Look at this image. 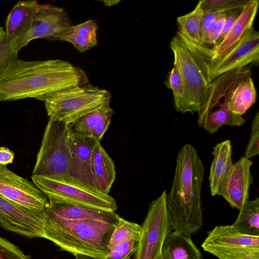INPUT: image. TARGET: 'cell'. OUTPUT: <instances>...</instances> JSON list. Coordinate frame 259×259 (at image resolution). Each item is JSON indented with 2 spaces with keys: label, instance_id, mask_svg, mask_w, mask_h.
Segmentation results:
<instances>
[{
  "label": "cell",
  "instance_id": "1",
  "mask_svg": "<svg viewBox=\"0 0 259 259\" xmlns=\"http://www.w3.org/2000/svg\"><path fill=\"white\" fill-rule=\"evenodd\" d=\"M88 83L84 70L69 62L17 58L0 75V101L35 98L44 102L55 93Z\"/></svg>",
  "mask_w": 259,
  "mask_h": 259
},
{
  "label": "cell",
  "instance_id": "2",
  "mask_svg": "<svg viewBox=\"0 0 259 259\" xmlns=\"http://www.w3.org/2000/svg\"><path fill=\"white\" fill-rule=\"evenodd\" d=\"M204 173L195 148L185 144L178 152L171 189L166 207L174 231L190 236L203 225L201 192Z\"/></svg>",
  "mask_w": 259,
  "mask_h": 259
},
{
  "label": "cell",
  "instance_id": "3",
  "mask_svg": "<svg viewBox=\"0 0 259 259\" xmlns=\"http://www.w3.org/2000/svg\"><path fill=\"white\" fill-rule=\"evenodd\" d=\"M45 239L75 254L105 258L115 227L94 220H64L45 211Z\"/></svg>",
  "mask_w": 259,
  "mask_h": 259
},
{
  "label": "cell",
  "instance_id": "4",
  "mask_svg": "<svg viewBox=\"0 0 259 259\" xmlns=\"http://www.w3.org/2000/svg\"><path fill=\"white\" fill-rule=\"evenodd\" d=\"M32 182L47 197L49 203H62L115 212V200L95 186L71 175H32Z\"/></svg>",
  "mask_w": 259,
  "mask_h": 259
},
{
  "label": "cell",
  "instance_id": "5",
  "mask_svg": "<svg viewBox=\"0 0 259 259\" xmlns=\"http://www.w3.org/2000/svg\"><path fill=\"white\" fill-rule=\"evenodd\" d=\"M111 98L108 90L88 83L55 93L44 102L49 118L72 124L83 115L110 104Z\"/></svg>",
  "mask_w": 259,
  "mask_h": 259
},
{
  "label": "cell",
  "instance_id": "6",
  "mask_svg": "<svg viewBox=\"0 0 259 259\" xmlns=\"http://www.w3.org/2000/svg\"><path fill=\"white\" fill-rule=\"evenodd\" d=\"M169 47L174 54V65L179 72L193 113H198L206 106L211 85L207 74L206 61L176 35L171 39Z\"/></svg>",
  "mask_w": 259,
  "mask_h": 259
},
{
  "label": "cell",
  "instance_id": "7",
  "mask_svg": "<svg viewBox=\"0 0 259 259\" xmlns=\"http://www.w3.org/2000/svg\"><path fill=\"white\" fill-rule=\"evenodd\" d=\"M71 124L49 118L32 175H70Z\"/></svg>",
  "mask_w": 259,
  "mask_h": 259
},
{
  "label": "cell",
  "instance_id": "8",
  "mask_svg": "<svg viewBox=\"0 0 259 259\" xmlns=\"http://www.w3.org/2000/svg\"><path fill=\"white\" fill-rule=\"evenodd\" d=\"M201 246L219 259H259V236L243 234L232 225L214 227Z\"/></svg>",
  "mask_w": 259,
  "mask_h": 259
},
{
  "label": "cell",
  "instance_id": "9",
  "mask_svg": "<svg viewBox=\"0 0 259 259\" xmlns=\"http://www.w3.org/2000/svg\"><path fill=\"white\" fill-rule=\"evenodd\" d=\"M164 190L151 202L141 226V232L134 259H163L162 249L171 232L166 207Z\"/></svg>",
  "mask_w": 259,
  "mask_h": 259
},
{
  "label": "cell",
  "instance_id": "10",
  "mask_svg": "<svg viewBox=\"0 0 259 259\" xmlns=\"http://www.w3.org/2000/svg\"><path fill=\"white\" fill-rule=\"evenodd\" d=\"M258 60L259 32L251 27L223 57L206 61L208 80L211 82L224 73L257 65Z\"/></svg>",
  "mask_w": 259,
  "mask_h": 259
},
{
  "label": "cell",
  "instance_id": "11",
  "mask_svg": "<svg viewBox=\"0 0 259 259\" xmlns=\"http://www.w3.org/2000/svg\"><path fill=\"white\" fill-rule=\"evenodd\" d=\"M0 196L36 211L44 212L49 206L48 198L33 182L1 164Z\"/></svg>",
  "mask_w": 259,
  "mask_h": 259
},
{
  "label": "cell",
  "instance_id": "12",
  "mask_svg": "<svg viewBox=\"0 0 259 259\" xmlns=\"http://www.w3.org/2000/svg\"><path fill=\"white\" fill-rule=\"evenodd\" d=\"M45 211H34L0 196V226L30 238L45 237Z\"/></svg>",
  "mask_w": 259,
  "mask_h": 259
},
{
  "label": "cell",
  "instance_id": "13",
  "mask_svg": "<svg viewBox=\"0 0 259 259\" xmlns=\"http://www.w3.org/2000/svg\"><path fill=\"white\" fill-rule=\"evenodd\" d=\"M40 5L35 0L19 1L7 16L5 32L19 51L29 42L32 22Z\"/></svg>",
  "mask_w": 259,
  "mask_h": 259
},
{
  "label": "cell",
  "instance_id": "14",
  "mask_svg": "<svg viewBox=\"0 0 259 259\" xmlns=\"http://www.w3.org/2000/svg\"><path fill=\"white\" fill-rule=\"evenodd\" d=\"M252 162L244 156L234 164L221 194L232 208L240 210L248 200L253 181L250 168Z\"/></svg>",
  "mask_w": 259,
  "mask_h": 259
},
{
  "label": "cell",
  "instance_id": "15",
  "mask_svg": "<svg viewBox=\"0 0 259 259\" xmlns=\"http://www.w3.org/2000/svg\"><path fill=\"white\" fill-rule=\"evenodd\" d=\"M250 76L247 73L232 83L228 89L222 90L223 102H218L205 114L198 117V124L210 134L217 132L224 125L231 126H241L245 122L244 118L233 114L230 109L229 102L231 95L236 87L243 80Z\"/></svg>",
  "mask_w": 259,
  "mask_h": 259
},
{
  "label": "cell",
  "instance_id": "16",
  "mask_svg": "<svg viewBox=\"0 0 259 259\" xmlns=\"http://www.w3.org/2000/svg\"><path fill=\"white\" fill-rule=\"evenodd\" d=\"M97 141L92 138L83 136L71 131L70 141V175L94 186L95 185L92 172L91 158L93 149Z\"/></svg>",
  "mask_w": 259,
  "mask_h": 259
},
{
  "label": "cell",
  "instance_id": "17",
  "mask_svg": "<svg viewBox=\"0 0 259 259\" xmlns=\"http://www.w3.org/2000/svg\"><path fill=\"white\" fill-rule=\"evenodd\" d=\"M258 5V0L248 1L223 40L211 49V57L207 61L223 57L238 42L246 31L252 27Z\"/></svg>",
  "mask_w": 259,
  "mask_h": 259
},
{
  "label": "cell",
  "instance_id": "18",
  "mask_svg": "<svg viewBox=\"0 0 259 259\" xmlns=\"http://www.w3.org/2000/svg\"><path fill=\"white\" fill-rule=\"evenodd\" d=\"M46 211L68 220H94L116 227L121 217L114 211L66 203H49Z\"/></svg>",
  "mask_w": 259,
  "mask_h": 259
},
{
  "label": "cell",
  "instance_id": "19",
  "mask_svg": "<svg viewBox=\"0 0 259 259\" xmlns=\"http://www.w3.org/2000/svg\"><path fill=\"white\" fill-rule=\"evenodd\" d=\"M213 160L208 177L209 187L212 196L221 195L233 166L231 141L218 143L212 152Z\"/></svg>",
  "mask_w": 259,
  "mask_h": 259
},
{
  "label": "cell",
  "instance_id": "20",
  "mask_svg": "<svg viewBox=\"0 0 259 259\" xmlns=\"http://www.w3.org/2000/svg\"><path fill=\"white\" fill-rule=\"evenodd\" d=\"M113 113L110 104L104 105L71 124L72 131L100 141L111 122Z\"/></svg>",
  "mask_w": 259,
  "mask_h": 259
},
{
  "label": "cell",
  "instance_id": "21",
  "mask_svg": "<svg viewBox=\"0 0 259 259\" xmlns=\"http://www.w3.org/2000/svg\"><path fill=\"white\" fill-rule=\"evenodd\" d=\"M91 168L96 187L108 194L115 179V166L99 141L96 142L93 149Z\"/></svg>",
  "mask_w": 259,
  "mask_h": 259
},
{
  "label": "cell",
  "instance_id": "22",
  "mask_svg": "<svg viewBox=\"0 0 259 259\" xmlns=\"http://www.w3.org/2000/svg\"><path fill=\"white\" fill-rule=\"evenodd\" d=\"M163 259H202L190 236L173 231L167 236L162 249Z\"/></svg>",
  "mask_w": 259,
  "mask_h": 259
},
{
  "label": "cell",
  "instance_id": "23",
  "mask_svg": "<svg viewBox=\"0 0 259 259\" xmlns=\"http://www.w3.org/2000/svg\"><path fill=\"white\" fill-rule=\"evenodd\" d=\"M97 29L96 22L89 20L72 25L61 40L70 42L79 52L83 53L97 45Z\"/></svg>",
  "mask_w": 259,
  "mask_h": 259
},
{
  "label": "cell",
  "instance_id": "24",
  "mask_svg": "<svg viewBox=\"0 0 259 259\" xmlns=\"http://www.w3.org/2000/svg\"><path fill=\"white\" fill-rule=\"evenodd\" d=\"M256 90L251 76L241 81L234 90L229 102L230 109L242 116L256 102Z\"/></svg>",
  "mask_w": 259,
  "mask_h": 259
},
{
  "label": "cell",
  "instance_id": "25",
  "mask_svg": "<svg viewBox=\"0 0 259 259\" xmlns=\"http://www.w3.org/2000/svg\"><path fill=\"white\" fill-rule=\"evenodd\" d=\"M232 225L243 234L259 236V198L248 200L239 210L236 220Z\"/></svg>",
  "mask_w": 259,
  "mask_h": 259
},
{
  "label": "cell",
  "instance_id": "26",
  "mask_svg": "<svg viewBox=\"0 0 259 259\" xmlns=\"http://www.w3.org/2000/svg\"><path fill=\"white\" fill-rule=\"evenodd\" d=\"M63 9L50 4H41L32 22L29 42L37 38L45 39L51 26Z\"/></svg>",
  "mask_w": 259,
  "mask_h": 259
},
{
  "label": "cell",
  "instance_id": "27",
  "mask_svg": "<svg viewBox=\"0 0 259 259\" xmlns=\"http://www.w3.org/2000/svg\"><path fill=\"white\" fill-rule=\"evenodd\" d=\"M165 86L172 91L174 106L177 111L181 113H193L191 103L179 72L175 65L169 72Z\"/></svg>",
  "mask_w": 259,
  "mask_h": 259
},
{
  "label": "cell",
  "instance_id": "28",
  "mask_svg": "<svg viewBox=\"0 0 259 259\" xmlns=\"http://www.w3.org/2000/svg\"><path fill=\"white\" fill-rule=\"evenodd\" d=\"M203 12L197 4L191 12L177 18L179 31L196 45H201L200 23Z\"/></svg>",
  "mask_w": 259,
  "mask_h": 259
},
{
  "label": "cell",
  "instance_id": "29",
  "mask_svg": "<svg viewBox=\"0 0 259 259\" xmlns=\"http://www.w3.org/2000/svg\"><path fill=\"white\" fill-rule=\"evenodd\" d=\"M141 226L121 218L110 238L108 247L111 251L118 244L131 238L139 239Z\"/></svg>",
  "mask_w": 259,
  "mask_h": 259
},
{
  "label": "cell",
  "instance_id": "30",
  "mask_svg": "<svg viewBox=\"0 0 259 259\" xmlns=\"http://www.w3.org/2000/svg\"><path fill=\"white\" fill-rule=\"evenodd\" d=\"M249 0H201L198 4L203 14L223 12L243 7Z\"/></svg>",
  "mask_w": 259,
  "mask_h": 259
},
{
  "label": "cell",
  "instance_id": "31",
  "mask_svg": "<svg viewBox=\"0 0 259 259\" xmlns=\"http://www.w3.org/2000/svg\"><path fill=\"white\" fill-rule=\"evenodd\" d=\"M72 26L67 13L63 9L51 26L45 39L61 40Z\"/></svg>",
  "mask_w": 259,
  "mask_h": 259
},
{
  "label": "cell",
  "instance_id": "32",
  "mask_svg": "<svg viewBox=\"0 0 259 259\" xmlns=\"http://www.w3.org/2000/svg\"><path fill=\"white\" fill-rule=\"evenodd\" d=\"M18 52L5 33L0 39V75L13 61L18 58Z\"/></svg>",
  "mask_w": 259,
  "mask_h": 259
},
{
  "label": "cell",
  "instance_id": "33",
  "mask_svg": "<svg viewBox=\"0 0 259 259\" xmlns=\"http://www.w3.org/2000/svg\"><path fill=\"white\" fill-rule=\"evenodd\" d=\"M225 20V12L222 13L201 37V45L212 49L222 32Z\"/></svg>",
  "mask_w": 259,
  "mask_h": 259
},
{
  "label": "cell",
  "instance_id": "34",
  "mask_svg": "<svg viewBox=\"0 0 259 259\" xmlns=\"http://www.w3.org/2000/svg\"><path fill=\"white\" fill-rule=\"evenodd\" d=\"M139 239L131 238L116 245L105 257V259H131L138 247Z\"/></svg>",
  "mask_w": 259,
  "mask_h": 259
},
{
  "label": "cell",
  "instance_id": "35",
  "mask_svg": "<svg viewBox=\"0 0 259 259\" xmlns=\"http://www.w3.org/2000/svg\"><path fill=\"white\" fill-rule=\"evenodd\" d=\"M259 153V112H257L254 117L250 131V136L244 157L250 159Z\"/></svg>",
  "mask_w": 259,
  "mask_h": 259
},
{
  "label": "cell",
  "instance_id": "36",
  "mask_svg": "<svg viewBox=\"0 0 259 259\" xmlns=\"http://www.w3.org/2000/svg\"><path fill=\"white\" fill-rule=\"evenodd\" d=\"M0 259H30L18 247L0 236Z\"/></svg>",
  "mask_w": 259,
  "mask_h": 259
},
{
  "label": "cell",
  "instance_id": "37",
  "mask_svg": "<svg viewBox=\"0 0 259 259\" xmlns=\"http://www.w3.org/2000/svg\"><path fill=\"white\" fill-rule=\"evenodd\" d=\"M243 7L239 8L225 12V20L223 29L220 36L214 47L218 46L225 38L228 32L229 31L233 24L241 14ZM213 47V48H214Z\"/></svg>",
  "mask_w": 259,
  "mask_h": 259
},
{
  "label": "cell",
  "instance_id": "38",
  "mask_svg": "<svg viewBox=\"0 0 259 259\" xmlns=\"http://www.w3.org/2000/svg\"><path fill=\"white\" fill-rule=\"evenodd\" d=\"M223 12H213L203 14L200 23V37Z\"/></svg>",
  "mask_w": 259,
  "mask_h": 259
},
{
  "label": "cell",
  "instance_id": "39",
  "mask_svg": "<svg viewBox=\"0 0 259 259\" xmlns=\"http://www.w3.org/2000/svg\"><path fill=\"white\" fill-rule=\"evenodd\" d=\"M14 153L5 146L0 147V164L6 165L13 163Z\"/></svg>",
  "mask_w": 259,
  "mask_h": 259
},
{
  "label": "cell",
  "instance_id": "40",
  "mask_svg": "<svg viewBox=\"0 0 259 259\" xmlns=\"http://www.w3.org/2000/svg\"><path fill=\"white\" fill-rule=\"evenodd\" d=\"M74 256L76 259H105V258L98 257L85 254H75Z\"/></svg>",
  "mask_w": 259,
  "mask_h": 259
},
{
  "label": "cell",
  "instance_id": "41",
  "mask_svg": "<svg viewBox=\"0 0 259 259\" xmlns=\"http://www.w3.org/2000/svg\"><path fill=\"white\" fill-rule=\"evenodd\" d=\"M104 4L105 6L110 7L113 5H116L117 3H119L120 1H103Z\"/></svg>",
  "mask_w": 259,
  "mask_h": 259
},
{
  "label": "cell",
  "instance_id": "42",
  "mask_svg": "<svg viewBox=\"0 0 259 259\" xmlns=\"http://www.w3.org/2000/svg\"><path fill=\"white\" fill-rule=\"evenodd\" d=\"M5 32L3 28L0 26V39L4 36Z\"/></svg>",
  "mask_w": 259,
  "mask_h": 259
},
{
  "label": "cell",
  "instance_id": "43",
  "mask_svg": "<svg viewBox=\"0 0 259 259\" xmlns=\"http://www.w3.org/2000/svg\"><path fill=\"white\" fill-rule=\"evenodd\" d=\"M243 259H257V258H243Z\"/></svg>",
  "mask_w": 259,
  "mask_h": 259
}]
</instances>
